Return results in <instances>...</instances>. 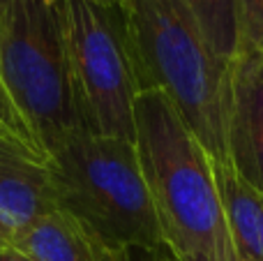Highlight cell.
I'll use <instances>...</instances> for the list:
<instances>
[{
    "mask_svg": "<svg viewBox=\"0 0 263 261\" xmlns=\"http://www.w3.org/2000/svg\"><path fill=\"white\" fill-rule=\"evenodd\" d=\"M9 243L32 261H127L132 252H114L67 213L37 220Z\"/></svg>",
    "mask_w": 263,
    "mask_h": 261,
    "instance_id": "cell-8",
    "label": "cell"
},
{
    "mask_svg": "<svg viewBox=\"0 0 263 261\" xmlns=\"http://www.w3.org/2000/svg\"><path fill=\"white\" fill-rule=\"evenodd\" d=\"M233 261H263V190L231 162H213Z\"/></svg>",
    "mask_w": 263,
    "mask_h": 261,
    "instance_id": "cell-9",
    "label": "cell"
},
{
    "mask_svg": "<svg viewBox=\"0 0 263 261\" xmlns=\"http://www.w3.org/2000/svg\"><path fill=\"white\" fill-rule=\"evenodd\" d=\"M127 261H148V252H132Z\"/></svg>",
    "mask_w": 263,
    "mask_h": 261,
    "instance_id": "cell-16",
    "label": "cell"
},
{
    "mask_svg": "<svg viewBox=\"0 0 263 261\" xmlns=\"http://www.w3.org/2000/svg\"><path fill=\"white\" fill-rule=\"evenodd\" d=\"M7 243H9V238H7V236H5V231L0 229V245H7Z\"/></svg>",
    "mask_w": 263,
    "mask_h": 261,
    "instance_id": "cell-17",
    "label": "cell"
},
{
    "mask_svg": "<svg viewBox=\"0 0 263 261\" xmlns=\"http://www.w3.org/2000/svg\"><path fill=\"white\" fill-rule=\"evenodd\" d=\"M0 134L16 139L18 143L28 146L32 153H37L40 157H44V160H46L44 151L37 146V141H35V137L30 134V129H28L26 120L21 118L16 104H14L12 97H9L7 86H5V81H3V74H0ZM46 162H49V160H46Z\"/></svg>",
    "mask_w": 263,
    "mask_h": 261,
    "instance_id": "cell-12",
    "label": "cell"
},
{
    "mask_svg": "<svg viewBox=\"0 0 263 261\" xmlns=\"http://www.w3.org/2000/svg\"><path fill=\"white\" fill-rule=\"evenodd\" d=\"M58 7L83 129L134 143L141 83L120 7L88 0H58Z\"/></svg>",
    "mask_w": 263,
    "mask_h": 261,
    "instance_id": "cell-5",
    "label": "cell"
},
{
    "mask_svg": "<svg viewBox=\"0 0 263 261\" xmlns=\"http://www.w3.org/2000/svg\"><path fill=\"white\" fill-rule=\"evenodd\" d=\"M58 211L114 252H155L162 231L134 143L86 129L49 155Z\"/></svg>",
    "mask_w": 263,
    "mask_h": 261,
    "instance_id": "cell-3",
    "label": "cell"
},
{
    "mask_svg": "<svg viewBox=\"0 0 263 261\" xmlns=\"http://www.w3.org/2000/svg\"><path fill=\"white\" fill-rule=\"evenodd\" d=\"M134 148L164 248L173 259L233 261L213 160L155 88L136 97Z\"/></svg>",
    "mask_w": 263,
    "mask_h": 261,
    "instance_id": "cell-1",
    "label": "cell"
},
{
    "mask_svg": "<svg viewBox=\"0 0 263 261\" xmlns=\"http://www.w3.org/2000/svg\"><path fill=\"white\" fill-rule=\"evenodd\" d=\"M88 3H95V5H100V7H120L123 0H88Z\"/></svg>",
    "mask_w": 263,
    "mask_h": 261,
    "instance_id": "cell-15",
    "label": "cell"
},
{
    "mask_svg": "<svg viewBox=\"0 0 263 261\" xmlns=\"http://www.w3.org/2000/svg\"><path fill=\"white\" fill-rule=\"evenodd\" d=\"M0 261H32V259L26 257V254L14 248L12 243H7V245H0Z\"/></svg>",
    "mask_w": 263,
    "mask_h": 261,
    "instance_id": "cell-13",
    "label": "cell"
},
{
    "mask_svg": "<svg viewBox=\"0 0 263 261\" xmlns=\"http://www.w3.org/2000/svg\"><path fill=\"white\" fill-rule=\"evenodd\" d=\"M141 90L164 92L210 160L227 164L229 63L213 53L185 0H123Z\"/></svg>",
    "mask_w": 263,
    "mask_h": 261,
    "instance_id": "cell-2",
    "label": "cell"
},
{
    "mask_svg": "<svg viewBox=\"0 0 263 261\" xmlns=\"http://www.w3.org/2000/svg\"><path fill=\"white\" fill-rule=\"evenodd\" d=\"M58 211L49 162L0 134V229L9 240Z\"/></svg>",
    "mask_w": 263,
    "mask_h": 261,
    "instance_id": "cell-7",
    "label": "cell"
},
{
    "mask_svg": "<svg viewBox=\"0 0 263 261\" xmlns=\"http://www.w3.org/2000/svg\"><path fill=\"white\" fill-rule=\"evenodd\" d=\"M201 35L217 58L231 63L238 53V7L236 0H185Z\"/></svg>",
    "mask_w": 263,
    "mask_h": 261,
    "instance_id": "cell-10",
    "label": "cell"
},
{
    "mask_svg": "<svg viewBox=\"0 0 263 261\" xmlns=\"http://www.w3.org/2000/svg\"><path fill=\"white\" fill-rule=\"evenodd\" d=\"M238 53L263 51V0H236Z\"/></svg>",
    "mask_w": 263,
    "mask_h": 261,
    "instance_id": "cell-11",
    "label": "cell"
},
{
    "mask_svg": "<svg viewBox=\"0 0 263 261\" xmlns=\"http://www.w3.org/2000/svg\"><path fill=\"white\" fill-rule=\"evenodd\" d=\"M227 151L231 164L263 190V51L229 63Z\"/></svg>",
    "mask_w": 263,
    "mask_h": 261,
    "instance_id": "cell-6",
    "label": "cell"
},
{
    "mask_svg": "<svg viewBox=\"0 0 263 261\" xmlns=\"http://www.w3.org/2000/svg\"><path fill=\"white\" fill-rule=\"evenodd\" d=\"M148 261H176V259H173V254L162 245V248H157L155 252H148Z\"/></svg>",
    "mask_w": 263,
    "mask_h": 261,
    "instance_id": "cell-14",
    "label": "cell"
},
{
    "mask_svg": "<svg viewBox=\"0 0 263 261\" xmlns=\"http://www.w3.org/2000/svg\"><path fill=\"white\" fill-rule=\"evenodd\" d=\"M0 74L46 160L83 129L58 0H0Z\"/></svg>",
    "mask_w": 263,
    "mask_h": 261,
    "instance_id": "cell-4",
    "label": "cell"
}]
</instances>
